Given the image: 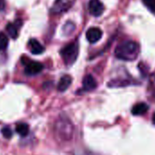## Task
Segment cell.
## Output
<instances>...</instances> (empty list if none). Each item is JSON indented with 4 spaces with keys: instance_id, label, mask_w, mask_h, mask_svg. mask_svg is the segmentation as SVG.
I'll return each mask as SVG.
<instances>
[{
    "instance_id": "cell-5",
    "label": "cell",
    "mask_w": 155,
    "mask_h": 155,
    "mask_svg": "<svg viewBox=\"0 0 155 155\" xmlns=\"http://www.w3.org/2000/svg\"><path fill=\"white\" fill-rule=\"evenodd\" d=\"M89 11L93 16H100L104 11V6L100 0H90Z\"/></svg>"
},
{
    "instance_id": "cell-17",
    "label": "cell",
    "mask_w": 155,
    "mask_h": 155,
    "mask_svg": "<svg viewBox=\"0 0 155 155\" xmlns=\"http://www.w3.org/2000/svg\"><path fill=\"white\" fill-rule=\"evenodd\" d=\"M1 133L3 134V136L6 139H10L12 137V131L9 127H4L1 130Z\"/></svg>"
},
{
    "instance_id": "cell-11",
    "label": "cell",
    "mask_w": 155,
    "mask_h": 155,
    "mask_svg": "<svg viewBox=\"0 0 155 155\" xmlns=\"http://www.w3.org/2000/svg\"><path fill=\"white\" fill-rule=\"evenodd\" d=\"M148 110H149V106L144 103H141V104H137L133 106V108L132 109V114L133 115H143Z\"/></svg>"
},
{
    "instance_id": "cell-8",
    "label": "cell",
    "mask_w": 155,
    "mask_h": 155,
    "mask_svg": "<svg viewBox=\"0 0 155 155\" xmlns=\"http://www.w3.org/2000/svg\"><path fill=\"white\" fill-rule=\"evenodd\" d=\"M82 84L85 91H92L97 87V82L91 74H87L83 78Z\"/></svg>"
},
{
    "instance_id": "cell-1",
    "label": "cell",
    "mask_w": 155,
    "mask_h": 155,
    "mask_svg": "<svg viewBox=\"0 0 155 155\" xmlns=\"http://www.w3.org/2000/svg\"><path fill=\"white\" fill-rule=\"evenodd\" d=\"M140 54V45L135 41H126L116 47L115 55L123 61H133Z\"/></svg>"
},
{
    "instance_id": "cell-3",
    "label": "cell",
    "mask_w": 155,
    "mask_h": 155,
    "mask_svg": "<svg viewBox=\"0 0 155 155\" xmlns=\"http://www.w3.org/2000/svg\"><path fill=\"white\" fill-rule=\"evenodd\" d=\"M60 55L66 65H72L79 55V45L77 43H70L61 49Z\"/></svg>"
},
{
    "instance_id": "cell-7",
    "label": "cell",
    "mask_w": 155,
    "mask_h": 155,
    "mask_svg": "<svg viewBox=\"0 0 155 155\" xmlns=\"http://www.w3.org/2000/svg\"><path fill=\"white\" fill-rule=\"evenodd\" d=\"M43 64L41 63L38 62H29L25 68V73L27 75H35L39 74L42 70H43Z\"/></svg>"
},
{
    "instance_id": "cell-4",
    "label": "cell",
    "mask_w": 155,
    "mask_h": 155,
    "mask_svg": "<svg viewBox=\"0 0 155 155\" xmlns=\"http://www.w3.org/2000/svg\"><path fill=\"white\" fill-rule=\"evenodd\" d=\"M76 0H56L51 8V12L53 14H62L67 12L73 6Z\"/></svg>"
},
{
    "instance_id": "cell-2",
    "label": "cell",
    "mask_w": 155,
    "mask_h": 155,
    "mask_svg": "<svg viewBox=\"0 0 155 155\" xmlns=\"http://www.w3.org/2000/svg\"><path fill=\"white\" fill-rule=\"evenodd\" d=\"M55 134L61 142H69L73 138L74 125L66 116H60L55 124Z\"/></svg>"
},
{
    "instance_id": "cell-14",
    "label": "cell",
    "mask_w": 155,
    "mask_h": 155,
    "mask_svg": "<svg viewBox=\"0 0 155 155\" xmlns=\"http://www.w3.org/2000/svg\"><path fill=\"white\" fill-rule=\"evenodd\" d=\"M74 30H75V25L72 22H70V21L68 22V23H66L64 25V26H63V29H62V31H63V33H64L65 35H71L74 32Z\"/></svg>"
},
{
    "instance_id": "cell-13",
    "label": "cell",
    "mask_w": 155,
    "mask_h": 155,
    "mask_svg": "<svg viewBox=\"0 0 155 155\" xmlns=\"http://www.w3.org/2000/svg\"><path fill=\"white\" fill-rule=\"evenodd\" d=\"M18 22L16 24H8L6 25V30L12 38H16L18 35Z\"/></svg>"
},
{
    "instance_id": "cell-18",
    "label": "cell",
    "mask_w": 155,
    "mask_h": 155,
    "mask_svg": "<svg viewBox=\"0 0 155 155\" xmlns=\"http://www.w3.org/2000/svg\"><path fill=\"white\" fill-rule=\"evenodd\" d=\"M153 123L155 124V114H153Z\"/></svg>"
},
{
    "instance_id": "cell-10",
    "label": "cell",
    "mask_w": 155,
    "mask_h": 155,
    "mask_svg": "<svg viewBox=\"0 0 155 155\" xmlns=\"http://www.w3.org/2000/svg\"><path fill=\"white\" fill-rule=\"evenodd\" d=\"M72 83V78L69 75H63L58 84V90L59 92H65L71 84Z\"/></svg>"
},
{
    "instance_id": "cell-12",
    "label": "cell",
    "mask_w": 155,
    "mask_h": 155,
    "mask_svg": "<svg viewBox=\"0 0 155 155\" xmlns=\"http://www.w3.org/2000/svg\"><path fill=\"white\" fill-rule=\"evenodd\" d=\"M16 132L22 137H25L29 133V127L25 123H20L16 124Z\"/></svg>"
},
{
    "instance_id": "cell-16",
    "label": "cell",
    "mask_w": 155,
    "mask_h": 155,
    "mask_svg": "<svg viewBox=\"0 0 155 155\" xmlns=\"http://www.w3.org/2000/svg\"><path fill=\"white\" fill-rule=\"evenodd\" d=\"M143 2L151 12L155 14V0H143Z\"/></svg>"
},
{
    "instance_id": "cell-9",
    "label": "cell",
    "mask_w": 155,
    "mask_h": 155,
    "mask_svg": "<svg viewBox=\"0 0 155 155\" xmlns=\"http://www.w3.org/2000/svg\"><path fill=\"white\" fill-rule=\"evenodd\" d=\"M28 46L30 48V51L33 54H40L45 51L44 46L37 40V39H31L28 42Z\"/></svg>"
},
{
    "instance_id": "cell-15",
    "label": "cell",
    "mask_w": 155,
    "mask_h": 155,
    "mask_svg": "<svg viewBox=\"0 0 155 155\" xmlns=\"http://www.w3.org/2000/svg\"><path fill=\"white\" fill-rule=\"evenodd\" d=\"M8 45V38L4 33H0V50H5Z\"/></svg>"
},
{
    "instance_id": "cell-6",
    "label": "cell",
    "mask_w": 155,
    "mask_h": 155,
    "mask_svg": "<svg viewBox=\"0 0 155 155\" xmlns=\"http://www.w3.org/2000/svg\"><path fill=\"white\" fill-rule=\"evenodd\" d=\"M101 36H102V31L98 27H90L86 33L87 40L90 44H95L101 38Z\"/></svg>"
}]
</instances>
